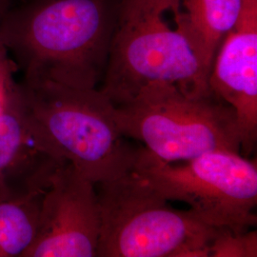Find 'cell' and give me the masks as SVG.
<instances>
[{
  "mask_svg": "<svg viewBox=\"0 0 257 257\" xmlns=\"http://www.w3.org/2000/svg\"><path fill=\"white\" fill-rule=\"evenodd\" d=\"M193 26L197 51L208 75L223 39L235 25L242 0H181Z\"/></svg>",
  "mask_w": 257,
  "mask_h": 257,
  "instance_id": "10",
  "label": "cell"
},
{
  "mask_svg": "<svg viewBox=\"0 0 257 257\" xmlns=\"http://www.w3.org/2000/svg\"><path fill=\"white\" fill-rule=\"evenodd\" d=\"M15 92L0 112V198L45 189L64 163L37 148L19 113Z\"/></svg>",
  "mask_w": 257,
  "mask_h": 257,
  "instance_id": "9",
  "label": "cell"
},
{
  "mask_svg": "<svg viewBox=\"0 0 257 257\" xmlns=\"http://www.w3.org/2000/svg\"><path fill=\"white\" fill-rule=\"evenodd\" d=\"M118 0H22L0 21V39L23 79L93 89L102 83Z\"/></svg>",
  "mask_w": 257,
  "mask_h": 257,
  "instance_id": "1",
  "label": "cell"
},
{
  "mask_svg": "<svg viewBox=\"0 0 257 257\" xmlns=\"http://www.w3.org/2000/svg\"><path fill=\"white\" fill-rule=\"evenodd\" d=\"M45 190L0 198V257H24L32 247Z\"/></svg>",
  "mask_w": 257,
  "mask_h": 257,
  "instance_id": "11",
  "label": "cell"
},
{
  "mask_svg": "<svg viewBox=\"0 0 257 257\" xmlns=\"http://www.w3.org/2000/svg\"><path fill=\"white\" fill-rule=\"evenodd\" d=\"M212 257H256V230L232 231L220 229L210 248Z\"/></svg>",
  "mask_w": 257,
  "mask_h": 257,
  "instance_id": "12",
  "label": "cell"
},
{
  "mask_svg": "<svg viewBox=\"0 0 257 257\" xmlns=\"http://www.w3.org/2000/svg\"><path fill=\"white\" fill-rule=\"evenodd\" d=\"M15 99L37 148L94 184L128 172L138 148L124 139L114 105L100 89L48 80L17 83Z\"/></svg>",
  "mask_w": 257,
  "mask_h": 257,
  "instance_id": "3",
  "label": "cell"
},
{
  "mask_svg": "<svg viewBox=\"0 0 257 257\" xmlns=\"http://www.w3.org/2000/svg\"><path fill=\"white\" fill-rule=\"evenodd\" d=\"M132 170L209 226L239 232L256 224V162L239 153L213 151L175 164L139 147Z\"/></svg>",
  "mask_w": 257,
  "mask_h": 257,
  "instance_id": "6",
  "label": "cell"
},
{
  "mask_svg": "<svg viewBox=\"0 0 257 257\" xmlns=\"http://www.w3.org/2000/svg\"><path fill=\"white\" fill-rule=\"evenodd\" d=\"M99 234L95 184L65 162L43 193L37 237L24 257H95Z\"/></svg>",
  "mask_w": 257,
  "mask_h": 257,
  "instance_id": "7",
  "label": "cell"
},
{
  "mask_svg": "<svg viewBox=\"0 0 257 257\" xmlns=\"http://www.w3.org/2000/svg\"><path fill=\"white\" fill-rule=\"evenodd\" d=\"M100 211L96 256L208 257L219 228L169 205L132 169L95 184Z\"/></svg>",
  "mask_w": 257,
  "mask_h": 257,
  "instance_id": "4",
  "label": "cell"
},
{
  "mask_svg": "<svg viewBox=\"0 0 257 257\" xmlns=\"http://www.w3.org/2000/svg\"><path fill=\"white\" fill-rule=\"evenodd\" d=\"M17 69L10 56L0 58V112L7 107L16 90L18 82L14 80L13 74Z\"/></svg>",
  "mask_w": 257,
  "mask_h": 257,
  "instance_id": "13",
  "label": "cell"
},
{
  "mask_svg": "<svg viewBox=\"0 0 257 257\" xmlns=\"http://www.w3.org/2000/svg\"><path fill=\"white\" fill-rule=\"evenodd\" d=\"M121 134L157 158L177 163L213 151L239 153L233 109L212 93L193 96L166 82L151 83L130 101L114 106Z\"/></svg>",
  "mask_w": 257,
  "mask_h": 257,
  "instance_id": "5",
  "label": "cell"
},
{
  "mask_svg": "<svg viewBox=\"0 0 257 257\" xmlns=\"http://www.w3.org/2000/svg\"><path fill=\"white\" fill-rule=\"evenodd\" d=\"M7 56H9V55H8V53H7L6 49H5V47H4L2 41H1V39H0V58L7 57Z\"/></svg>",
  "mask_w": 257,
  "mask_h": 257,
  "instance_id": "15",
  "label": "cell"
},
{
  "mask_svg": "<svg viewBox=\"0 0 257 257\" xmlns=\"http://www.w3.org/2000/svg\"><path fill=\"white\" fill-rule=\"evenodd\" d=\"M208 82L211 93L234 110L241 149L251 154L257 140V0H242L238 19L221 43Z\"/></svg>",
  "mask_w": 257,
  "mask_h": 257,
  "instance_id": "8",
  "label": "cell"
},
{
  "mask_svg": "<svg viewBox=\"0 0 257 257\" xmlns=\"http://www.w3.org/2000/svg\"><path fill=\"white\" fill-rule=\"evenodd\" d=\"M21 1L22 0H0V21L11 8H13Z\"/></svg>",
  "mask_w": 257,
  "mask_h": 257,
  "instance_id": "14",
  "label": "cell"
},
{
  "mask_svg": "<svg viewBox=\"0 0 257 257\" xmlns=\"http://www.w3.org/2000/svg\"><path fill=\"white\" fill-rule=\"evenodd\" d=\"M208 81L181 0H118L100 88L114 106L154 82L173 84L193 96L209 95Z\"/></svg>",
  "mask_w": 257,
  "mask_h": 257,
  "instance_id": "2",
  "label": "cell"
}]
</instances>
